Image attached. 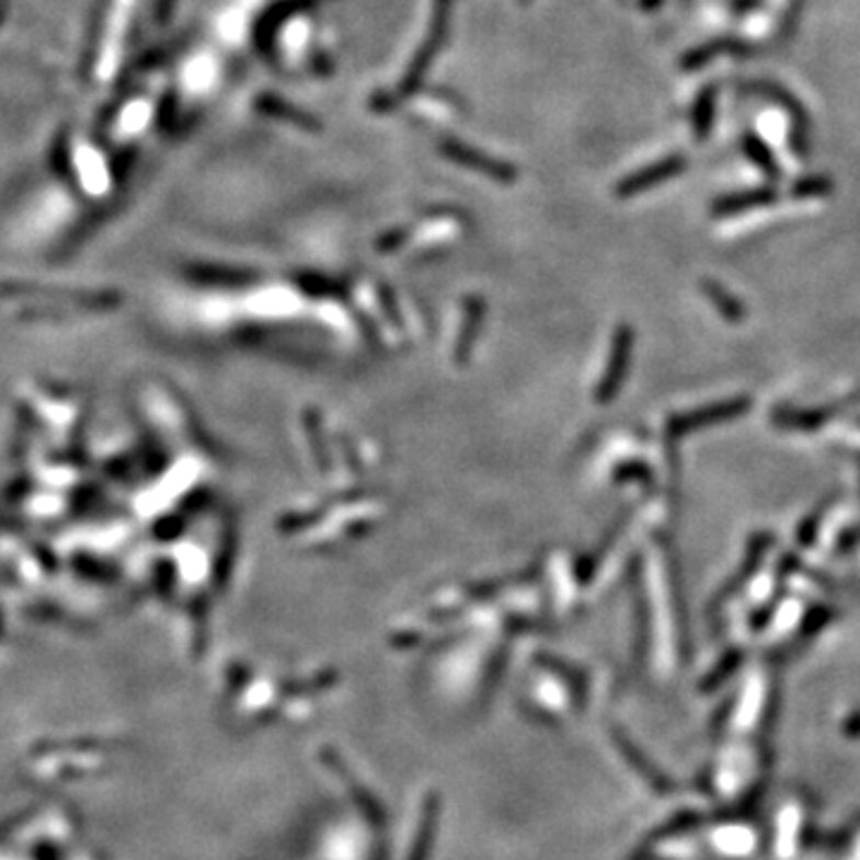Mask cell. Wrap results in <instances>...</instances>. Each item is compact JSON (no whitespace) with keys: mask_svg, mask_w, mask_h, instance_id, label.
<instances>
[{"mask_svg":"<svg viewBox=\"0 0 860 860\" xmlns=\"http://www.w3.org/2000/svg\"><path fill=\"white\" fill-rule=\"evenodd\" d=\"M829 190H832V182L827 177H805V180L796 182L793 194L811 198V196H825V194H829Z\"/></svg>","mask_w":860,"mask_h":860,"instance_id":"cell-11","label":"cell"},{"mask_svg":"<svg viewBox=\"0 0 860 860\" xmlns=\"http://www.w3.org/2000/svg\"><path fill=\"white\" fill-rule=\"evenodd\" d=\"M712 115H714V91L708 89L698 96V101L693 105V129H696L698 139H703L710 131Z\"/></svg>","mask_w":860,"mask_h":860,"instance_id":"cell-8","label":"cell"},{"mask_svg":"<svg viewBox=\"0 0 860 860\" xmlns=\"http://www.w3.org/2000/svg\"><path fill=\"white\" fill-rule=\"evenodd\" d=\"M832 617H835V610H832V607L817 605V607H813L811 615L805 617V621H803V629L809 631V633H813L817 627H825Z\"/></svg>","mask_w":860,"mask_h":860,"instance_id":"cell-12","label":"cell"},{"mask_svg":"<svg viewBox=\"0 0 860 860\" xmlns=\"http://www.w3.org/2000/svg\"><path fill=\"white\" fill-rule=\"evenodd\" d=\"M841 412V404H829V406H817V409H793V406H777L772 412V421L777 428L784 431H817L823 428L825 423Z\"/></svg>","mask_w":860,"mask_h":860,"instance_id":"cell-3","label":"cell"},{"mask_svg":"<svg viewBox=\"0 0 860 860\" xmlns=\"http://www.w3.org/2000/svg\"><path fill=\"white\" fill-rule=\"evenodd\" d=\"M772 542H775V536H772V534H756V536L750 538L744 562H741V566L736 569V574H734L730 581H726V584L720 588V593L714 595L712 603H710V607H708L710 612H720L722 607H724V603H730V600L734 598V595L748 584V581L753 578V574L758 572V566L762 564L767 550L772 548Z\"/></svg>","mask_w":860,"mask_h":860,"instance_id":"cell-2","label":"cell"},{"mask_svg":"<svg viewBox=\"0 0 860 860\" xmlns=\"http://www.w3.org/2000/svg\"><path fill=\"white\" fill-rule=\"evenodd\" d=\"M744 149L748 151L750 161H753V163H758V165L765 170V175H767V177H770V180H777V177H779V170H777V163H775V158H772L770 149H767L758 137L746 135V139H744Z\"/></svg>","mask_w":860,"mask_h":860,"instance_id":"cell-9","label":"cell"},{"mask_svg":"<svg viewBox=\"0 0 860 860\" xmlns=\"http://www.w3.org/2000/svg\"><path fill=\"white\" fill-rule=\"evenodd\" d=\"M860 546V526H851L839 536L837 540V552H851Z\"/></svg>","mask_w":860,"mask_h":860,"instance_id":"cell-13","label":"cell"},{"mask_svg":"<svg viewBox=\"0 0 860 860\" xmlns=\"http://www.w3.org/2000/svg\"><path fill=\"white\" fill-rule=\"evenodd\" d=\"M703 295L714 303V309H718L726 321H741L746 316V311H744V307H741V301L734 297V295H730L726 293V289L720 285V283H714V280H706L703 283Z\"/></svg>","mask_w":860,"mask_h":860,"instance_id":"cell-7","label":"cell"},{"mask_svg":"<svg viewBox=\"0 0 860 860\" xmlns=\"http://www.w3.org/2000/svg\"><path fill=\"white\" fill-rule=\"evenodd\" d=\"M750 409V400L748 397H736V400H726V402H718V404H710V406H698L693 412H686L674 416L667 426V433L672 440H679L688 433H696V431H703V428H712V426H720V423L726 421H734L741 414H746Z\"/></svg>","mask_w":860,"mask_h":860,"instance_id":"cell-1","label":"cell"},{"mask_svg":"<svg viewBox=\"0 0 860 860\" xmlns=\"http://www.w3.org/2000/svg\"><path fill=\"white\" fill-rule=\"evenodd\" d=\"M775 198H777V192H775L772 187L730 194V196L718 198V202L712 204V216H718V218L738 216V214H746V210H753V208H760V206L772 204Z\"/></svg>","mask_w":860,"mask_h":860,"instance_id":"cell-4","label":"cell"},{"mask_svg":"<svg viewBox=\"0 0 860 860\" xmlns=\"http://www.w3.org/2000/svg\"><path fill=\"white\" fill-rule=\"evenodd\" d=\"M829 505L832 502H825V505H819L815 512L809 514V519H803V524L799 526V546H803V548L813 546L815 538H817V531H819V524H823L825 512Z\"/></svg>","mask_w":860,"mask_h":860,"instance_id":"cell-10","label":"cell"},{"mask_svg":"<svg viewBox=\"0 0 860 860\" xmlns=\"http://www.w3.org/2000/svg\"><path fill=\"white\" fill-rule=\"evenodd\" d=\"M631 340H633V335L629 333L627 328L619 330L617 342H615V356H612V362H610V370H607V376L603 380V390H600L603 400H610V397L617 392L621 378H624L629 352H631Z\"/></svg>","mask_w":860,"mask_h":860,"instance_id":"cell-6","label":"cell"},{"mask_svg":"<svg viewBox=\"0 0 860 860\" xmlns=\"http://www.w3.org/2000/svg\"><path fill=\"white\" fill-rule=\"evenodd\" d=\"M681 170H684V158H679V156L665 158V161H660L657 165L645 168L643 172H639V175H633V177H629L627 182H621L619 194H624V196H629V194H639V192H643L645 187H651V184H657V182H663V180H669V177H674V175H679Z\"/></svg>","mask_w":860,"mask_h":860,"instance_id":"cell-5","label":"cell"}]
</instances>
